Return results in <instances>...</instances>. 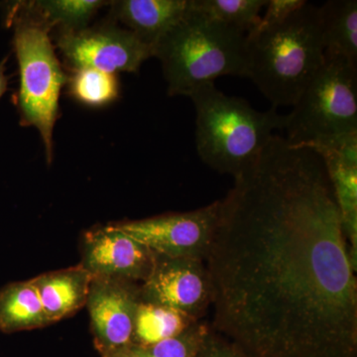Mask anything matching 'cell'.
<instances>
[{"label": "cell", "mask_w": 357, "mask_h": 357, "mask_svg": "<svg viewBox=\"0 0 357 357\" xmlns=\"http://www.w3.org/2000/svg\"><path fill=\"white\" fill-rule=\"evenodd\" d=\"M141 300L140 285L93 277L86 306L91 335L102 357H112L133 347L134 319Z\"/></svg>", "instance_id": "30bf717a"}, {"label": "cell", "mask_w": 357, "mask_h": 357, "mask_svg": "<svg viewBox=\"0 0 357 357\" xmlns=\"http://www.w3.org/2000/svg\"><path fill=\"white\" fill-rule=\"evenodd\" d=\"M305 2V0H268L266 11L255 30L267 29L280 24L303 6Z\"/></svg>", "instance_id": "603a6c76"}, {"label": "cell", "mask_w": 357, "mask_h": 357, "mask_svg": "<svg viewBox=\"0 0 357 357\" xmlns=\"http://www.w3.org/2000/svg\"><path fill=\"white\" fill-rule=\"evenodd\" d=\"M93 276L81 264L39 275L31 282L52 324L86 306Z\"/></svg>", "instance_id": "5bb4252c"}, {"label": "cell", "mask_w": 357, "mask_h": 357, "mask_svg": "<svg viewBox=\"0 0 357 357\" xmlns=\"http://www.w3.org/2000/svg\"><path fill=\"white\" fill-rule=\"evenodd\" d=\"M171 96L191 95L223 76H248L246 35L190 9L155 46Z\"/></svg>", "instance_id": "277c9868"}, {"label": "cell", "mask_w": 357, "mask_h": 357, "mask_svg": "<svg viewBox=\"0 0 357 357\" xmlns=\"http://www.w3.org/2000/svg\"><path fill=\"white\" fill-rule=\"evenodd\" d=\"M326 57H340L357 65V1L330 0L319 6Z\"/></svg>", "instance_id": "9a60e30c"}, {"label": "cell", "mask_w": 357, "mask_h": 357, "mask_svg": "<svg viewBox=\"0 0 357 357\" xmlns=\"http://www.w3.org/2000/svg\"><path fill=\"white\" fill-rule=\"evenodd\" d=\"M196 110L199 157L215 172L238 178L255 165L275 135L284 130L287 115L272 107L253 109L244 98L225 95L213 83L189 96Z\"/></svg>", "instance_id": "3957f363"}, {"label": "cell", "mask_w": 357, "mask_h": 357, "mask_svg": "<svg viewBox=\"0 0 357 357\" xmlns=\"http://www.w3.org/2000/svg\"><path fill=\"white\" fill-rule=\"evenodd\" d=\"M292 107L284 128L290 144L312 146L357 134V65L326 57Z\"/></svg>", "instance_id": "8992f818"}, {"label": "cell", "mask_w": 357, "mask_h": 357, "mask_svg": "<svg viewBox=\"0 0 357 357\" xmlns=\"http://www.w3.org/2000/svg\"><path fill=\"white\" fill-rule=\"evenodd\" d=\"M112 357H147L144 351L140 347H131L126 351L119 352Z\"/></svg>", "instance_id": "cb8c5ba5"}, {"label": "cell", "mask_w": 357, "mask_h": 357, "mask_svg": "<svg viewBox=\"0 0 357 357\" xmlns=\"http://www.w3.org/2000/svg\"><path fill=\"white\" fill-rule=\"evenodd\" d=\"M248 76L273 109L293 107L325 63L319 6L305 2L280 24L246 35Z\"/></svg>", "instance_id": "7a4b0ae2"}, {"label": "cell", "mask_w": 357, "mask_h": 357, "mask_svg": "<svg viewBox=\"0 0 357 357\" xmlns=\"http://www.w3.org/2000/svg\"><path fill=\"white\" fill-rule=\"evenodd\" d=\"M192 10L248 35L257 27L268 0H190Z\"/></svg>", "instance_id": "d6986e66"}, {"label": "cell", "mask_w": 357, "mask_h": 357, "mask_svg": "<svg viewBox=\"0 0 357 357\" xmlns=\"http://www.w3.org/2000/svg\"><path fill=\"white\" fill-rule=\"evenodd\" d=\"M57 45L73 69L91 68L114 75L137 72L143 62L153 57L151 47L114 21L61 31Z\"/></svg>", "instance_id": "ba28073f"}, {"label": "cell", "mask_w": 357, "mask_h": 357, "mask_svg": "<svg viewBox=\"0 0 357 357\" xmlns=\"http://www.w3.org/2000/svg\"><path fill=\"white\" fill-rule=\"evenodd\" d=\"M107 3L100 0H43L26 6L51 27L59 25L61 31H76L88 27L89 20Z\"/></svg>", "instance_id": "ac0fdd59"}, {"label": "cell", "mask_w": 357, "mask_h": 357, "mask_svg": "<svg viewBox=\"0 0 357 357\" xmlns=\"http://www.w3.org/2000/svg\"><path fill=\"white\" fill-rule=\"evenodd\" d=\"M197 357H255L243 345L213 330L210 325Z\"/></svg>", "instance_id": "7402d4cb"}, {"label": "cell", "mask_w": 357, "mask_h": 357, "mask_svg": "<svg viewBox=\"0 0 357 357\" xmlns=\"http://www.w3.org/2000/svg\"><path fill=\"white\" fill-rule=\"evenodd\" d=\"M26 6H17L9 14V20L14 24V49L20 73L17 107L21 126L38 129L47 162L51 164L59 98L68 77L49 36L51 26L33 15Z\"/></svg>", "instance_id": "5b68a950"}, {"label": "cell", "mask_w": 357, "mask_h": 357, "mask_svg": "<svg viewBox=\"0 0 357 357\" xmlns=\"http://www.w3.org/2000/svg\"><path fill=\"white\" fill-rule=\"evenodd\" d=\"M307 147L319 153L325 163L342 229L357 260V134Z\"/></svg>", "instance_id": "7c38bea8"}, {"label": "cell", "mask_w": 357, "mask_h": 357, "mask_svg": "<svg viewBox=\"0 0 357 357\" xmlns=\"http://www.w3.org/2000/svg\"><path fill=\"white\" fill-rule=\"evenodd\" d=\"M210 324L199 321L177 337L142 349L147 357H197Z\"/></svg>", "instance_id": "44dd1931"}, {"label": "cell", "mask_w": 357, "mask_h": 357, "mask_svg": "<svg viewBox=\"0 0 357 357\" xmlns=\"http://www.w3.org/2000/svg\"><path fill=\"white\" fill-rule=\"evenodd\" d=\"M67 83L70 96L86 107H107L119 96L117 77L102 70L91 68L73 69Z\"/></svg>", "instance_id": "ffe728a7"}, {"label": "cell", "mask_w": 357, "mask_h": 357, "mask_svg": "<svg viewBox=\"0 0 357 357\" xmlns=\"http://www.w3.org/2000/svg\"><path fill=\"white\" fill-rule=\"evenodd\" d=\"M220 201L211 328L255 357H357V260L319 154L275 134Z\"/></svg>", "instance_id": "6da1fadb"}, {"label": "cell", "mask_w": 357, "mask_h": 357, "mask_svg": "<svg viewBox=\"0 0 357 357\" xmlns=\"http://www.w3.org/2000/svg\"><path fill=\"white\" fill-rule=\"evenodd\" d=\"M110 16L154 51L160 39L188 13L190 0H119Z\"/></svg>", "instance_id": "4fadbf2b"}, {"label": "cell", "mask_w": 357, "mask_h": 357, "mask_svg": "<svg viewBox=\"0 0 357 357\" xmlns=\"http://www.w3.org/2000/svg\"><path fill=\"white\" fill-rule=\"evenodd\" d=\"M220 201L197 210L170 213L115 225L158 257L206 260L220 215Z\"/></svg>", "instance_id": "52a82bcc"}, {"label": "cell", "mask_w": 357, "mask_h": 357, "mask_svg": "<svg viewBox=\"0 0 357 357\" xmlns=\"http://www.w3.org/2000/svg\"><path fill=\"white\" fill-rule=\"evenodd\" d=\"M4 64H6V60L0 64V98L6 93L7 89V77L6 73H4V70H6Z\"/></svg>", "instance_id": "d4e9b609"}, {"label": "cell", "mask_w": 357, "mask_h": 357, "mask_svg": "<svg viewBox=\"0 0 357 357\" xmlns=\"http://www.w3.org/2000/svg\"><path fill=\"white\" fill-rule=\"evenodd\" d=\"M51 324L30 280L13 282L0 289V332H24Z\"/></svg>", "instance_id": "2e32d148"}, {"label": "cell", "mask_w": 357, "mask_h": 357, "mask_svg": "<svg viewBox=\"0 0 357 357\" xmlns=\"http://www.w3.org/2000/svg\"><path fill=\"white\" fill-rule=\"evenodd\" d=\"M82 265L93 277L141 285L151 273L156 255L115 223L84 232L81 241Z\"/></svg>", "instance_id": "8fae6325"}, {"label": "cell", "mask_w": 357, "mask_h": 357, "mask_svg": "<svg viewBox=\"0 0 357 357\" xmlns=\"http://www.w3.org/2000/svg\"><path fill=\"white\" fill-rule=\"evenodd\" d=\"M140 295L147 302L203 321L213 305V284L204 260L156 256L151 273L140 285Z\"/></svg>", "instance_id": "9c48e42d"}, {"label": "cell", "mask_w": 357, "mask_h": 357, "mask_svg": "<svg viewBox=\"0 0 357 357\" xmlns=\"http://www.w3.org/2000/svg\"><path fill=\"white\" fill-rule=\"evenodd\" d=\"M198 321L172 307L141 299L134 319L133 347H152L177 337Z\"/></svg>", "instance_id": "e0dca14e"}]
</instances>
